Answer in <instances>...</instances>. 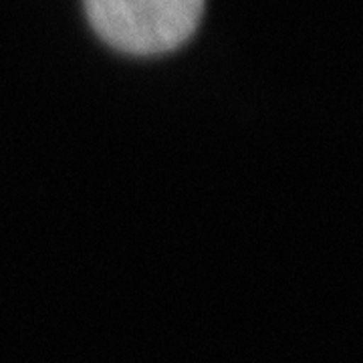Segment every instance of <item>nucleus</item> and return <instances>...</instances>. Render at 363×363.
Listing matches in <instances>:
<instances>
[{"label": "nucleus", "instance_id": "1", "mask_svg": "<svg viewBox=\"0 0 363 363\" xmlns=\"http://www.w3.org/2000/svg\"><path fill=\"white\" fill-rule=\"evenodd\" d=\"M97 35L130 55L172 51L192 37L204 0H85Z\"/></svg>", "mask_w": 363, "mask_h": 363}]
</instances>
